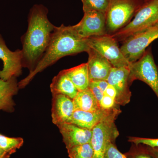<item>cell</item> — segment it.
Wrapping results in <instances>:
<instances>
[{
    "instance_id": "obj_1",
    "label": "cell",
    "mask_w": 158,
    "mask_h": 158,
    "mask_svg": "<svg viewBox=\"0 0 158 158\" xmlns=\"http://www.w3.org/2000/svg\"><path fill=\"white\" fill-rule=\"evenodd\" d=\"M48 10L42 4L31 8L28 16V27L21 37L23 66L31 73L45 53L56 27L49 20Z\"/></svg>"
},
{
    "instance_id": "obj_2",
    "label": "cell",
    "mask_w": 158,
    "mask_h": 158,
    "mask_svg": "<svg viewBox=\"0 0 158 158\" xmlns=\"http://www.w3.org/2000/svg\"><path fill=\"white\" fill-rule=\"evenodd\" d=\"M87 39H82L73 32L71 26L63 24L56 27L42 59L33 71L18 83L19 89L25 88L36 76L63 57L86 52L89 49Z\"/></svg>"
},
{
    "instance_id": "obj_3",
    "label": "cell",
    "mask_w": 158,
    "mask_h": 158,
    "mask_svg": "<svg viewBox=\"0 0 158 158\" xmlns=\"http://www.w3.org/2000/svg\"><path fill=\"white\" fill-rule=\"evenodd\" d=\"M145 0H109L106 12L107 34L112 35L131 21Z\"/></svg>"
},
{
    "instance_id": "obj_4",
    "label": "cell",
    "mask_w": 158,
    "mask_h": 158,
    "mask_svg": "<svg viewBox=\"0 0 158 158\" xmlns=\"http://www.w3.org/2000/svg\"><path fill=\"white\" fill-rule=\"evenodd\" d=\"M157 23L158 0H145L134 19L124 27L111 35L117 42H122L130 36Z\"/></svg>"
},
{
    "instance_id": "obj_5",
    "label": "cell",
    "mask_w": 158,
    "mask_h": 158,
    "mask_svg": "<svg viewBox=\"0 0 158 158\" xmlns=\"http://www.w3.org/2000/svg\"><path fill=\"white\" fill-rule=\"evenodd\" d=\"M121 112L119 107L113 109L91 130L90 143L94 152L93 158H103L109 144L113 143L119 135L115 121Z\"/></svg>"
},
{
    "instance_id": "obj_6",
    "label": "cell",
    "mask_w": 158,
    "mask_h": 158,
    "mask_svg": "<svg viewBox=\"0 0 158 158\" xmlns=\"http://www.w3.org/2000/svg\"><path fill=\"white\" fill-rule=\"evenodd\" d=\"M130 81L136 80L146 83L158 98V67L154 59L151 47L147 48L141 58L130 66Z\"/></svg>"
},
{
    "instance_id": "obj_7",
    "label": "cell",
    "mask_w": 158,
    "mask_h": 158,
    "mask_svg": "<svg viewBox=\"0 0 158 158\" xmlns=\"http://www.w3.org/2000/svg\"><path fill=\"white\" fill-rule=\"evenodd\" d=\"M158 39V23L128 37L120 48L125 58L133 63L140 59L150 44Z\"/></svg>"
},
{
    "instance_id": "obj_8",
    "label": "cell",
    "mask_w": 158,
    "mask_h": 158,
    "mask_svg": "<svg viewBox=\"0 0 158 158\" xmlns=\"http://www.w3.org/2000/svg\"><path fill=\"white\" fill-rule=\"evenodd\" d=\"M87 42L89 47L107 59L113 67H130L131 63L125 58L117 41L110 34L89 37Z\"/></svg>"
},
{
    "instance_id": "obj_9",
    "label": "cell",
    "mask_w": 158,
    "mask_h": 158,
    "mask_svg": "<svg viewBox=\"0 0 158 158\" xmlns=\"http://www.w3.org/2000/svg\"><path fill=\"white\" fill-rule=\"evenodd\" d=\"M71 27L76 35L82 39L105 35L107 34L106 14L96 11L84 12V16L80 22Z\"/></svg>"
},
{
    "instance_id": "obj_10",
    "label": "cell",
    "mask_w": 158,
    "mask_h": 158,
    "mask_svg": "<svg viewBox=\"0 0 158 158\" xmlns=\"http://www.w3.org/2000/svg\"><path fill=\"white\" fill-rule=\"evenodd\" d=\"M23 55L22 50H10L0 34V59L3 67L0 70V79L7 81L12 77L17 78L22 73Z\"/></svg>"
},
{
    "instance_id": "obj_11",
    "label": "cell",
    "mask_w": 158,
    "mask_h": 158,
    "mask_svg": "<svg viewBox=\"0 0 158 158\" xmlns=\"http://www.w3.org/2000/svg\"><path fill=\"white\" fill-rule=\"evenodd\" d=\"M130 67H112L106 81L115 88V98L118 106H125L130 102L131 93L130 90Z\"/></svg>"
},
{
    "instance_id": "obj_12",
    "label": "cell",
    "mask_w": 158,
    "mask_h": 158,
    "mask_svg": "<svg viewBox=\"0 0 158 158\" xmlns=\"http://www.w3.org/2000/svg\"><path fill=\"white\" fill-rule=\"evenodd\" d=\"M88 68L90 81H106L113 66L101 54L89 47Z\"/></svg>"
},
{
    "instance_id": "obj_13",
    "label": "cell",
    "mask_w": 158,
    "mask_h": 158,
    "mask_svg": "<svg viewBox=\"0 0 158 158\" xmlns=\"http://www.w3.org/2000/svg\"><path fill=\"white\" fill-rule=\"evenodd\" d=\"M58 127L67 149L73 146L90 142L91 130L69 123L59 125Z\"/></svg>"
},
{
    "instance_id": "obj_14",
    "label": "cell",
    "mask_w": 158,
    "mask_h": 158,
    "mask_svg": "<svg viewBox=\"0 0 158 158\" xmlns=\"http://www.w3.org/2000/svg\"><path fill=\"white\" fill-rule=\"evenodd\" d=\"M75 110L73 99L62 94H52V120L57 127L68 123Z\"/></svg>"
},
{
    "instance_id": "obj_15",
    "label": "cell",
    "mask_w": 158,
    "mask_h": 158,
    "mask_svg": "<svg viewBox=\"0 0 158 158\" xmlns=\"http://www.w3.org/2000/svg\"><path fill=\"white\" fill-rule=\"evenodd\" d=\"M114 109L106 110L101 108L94 112L76 110L68 123L83 128L92 130L95 125L110 114Z\"/></svg>"
},
{
    "instance_id": "obj_16",
    "label": "cell",
    "mask_w": 158,
    "mask_h": 158,
    "mask_svg": "<svg viewBox=\"0 0 158 158\" xmlns=\"http://www.w3.org/2000/svg\"><path fill=\"white\" fill-rule=\"evenodd\" d=\"M17 79L15 77L4 81L0 79V111L12 113L15 104L13 97L17 94L19 88Z\"/></svg>"
},
{
    "instance_id": "obj_17",
    "label": "cell",
    "mask_w": 158,
    "mask_h": 158,
    "mask_svg": "<svg viewBox=\"0 0 158 158\" xmlns=\"http://www.w3.org/2000/svg\"><path fill=\"white\" fill-rule=\"evenodd\" d=\"M50 89L52 94H62L72 99L75 97L79 91L65 73L64 69L61 71L52 79Z\"/></svg>"
},
{
    "instance_id": "obj_18",
    "label": "cell",
    "mask_w": 158,
    "mask_h": 158,
    "mask_svg": "<svg viewBox=\"0 0 158 158\" xmlns=\"http://www.w3.org/2000/svg\"><path fill=\"white\" fill-rule=\"evenodd\" d=\"M73 101L75 110L94 112L101 109L98 101L89 88L79 91Z\"/></svg>"
},
{
    "instance_id": "obj_19",
    "label": "cell",
    "mask_w": 158,
    "mask_h": 158,
    "mask_svg": "<svg viewBox=\"0 0 158 158\" xmlns=\"http://www.w3.org/2000/svg\"><path fill=\"white\" fill-rule=\"evenodd\" d=\"M64 70L78 91L88 88L90 81L87 63H82L75 67Z\"/></svg>"
},
{
    "instance_id": "obj_20",
    "label": "cell",
    "mask_w": 158,
    "mask_h": 158,
    "mask_svg": "<svg viewBox=\"0 0 158 158\" xmlns=\"http://www.w3.org/2000/svg\"><path fill=\"white\" fill-rule=\"evenodd\" d=\"M21 138H10L0 134V148L11 155L16 152L23 144Z\"/></svg>"
},
{
    "instance_id": "obj_21",
    "label": "cell",
    "mask_w": 158,
    "mask_h": 158,
    "mask_svg": "<svg viewBox=\"0 0 158 158\" xmlns=\"http://www.w3.org/2000/svg\"><path fill=\"white\" fill-rule=\"evenodd\" d=\"M67 151L69 158H93L94 154L90 142L73 146Z\"/></svg>"
},
{
    "instance_id": "obj_22",
    "label": "cell",
    "mask_w": 158,
    "mask_h": 158,
    "mask_svg": "<svg viewBox=\"0 0 158 158\" xmlns=\"http://www.w3.org/2000/svg\"><path fill=\"white\" fill-rule=\"evenodd\" d=\"M83 3L84 12L96 11L106 14L107 10L109 0H81Z\"/></svg>"
},
{
    "instance_id": "obj_23",
    "label": "cell",
    "mask_w": 158,
    "mask_h": 158,
    "mask_svg": "<svg viewBox=\"0 0 158 158\" xmlns=\"http://www.w3.org/2000/svg\"><path fill=\"white\" fill-rule=\"evenodd\" d=\"M128 141L138 146L140 144L152 148H158V138H147L138 137H129Z\"/></svg>"
},
{
    "instance_id": "obj_24",
    "label": "cell",
    "mask_w": 158,
    "mask_h": 158,
    "mask_svg": "<svg viewBox=\"0 0 158 158\" xmlns=\"http://www.w3.org/2000/svg\"><path fill=\"white\" fill-rule=\"evenodd\" d=\"M103 158H127V156L122 153L114 143H111L107 147Z\"/></svg>"
},
{
    "instance_id": "obj_25",
    "label": "cell",
    "mask_w": 158,
    "mask_h": 158,
    "mask_svg": "<svg viewBox=\"0 0 158 158\" xmlns=\"http://www.w3.org/2000/svg\"><path fill=\"white\" fill-rule=\"evenodd\" d=\"M99 105L101 108L106 110H112L119 107L116 103L115 99L105 94H104Z\"/></svg>"
},
{
    "instance_id": "obj_26",
    "label": "cell",
    "mask_w": 158,
    "mask_h": 158,
    "mask_svg": "<svg viewBox=\"0 0 158 158\" xmlns=\"http://www.w3.org/2000/svg\"><path fill=\"white\" fill-rule=\"evenodd\" d=\"M127 158H155L148 152L145 148L133 151L127 154Z\"/></svg>"
},
{
    "instance_id": "obj_27",
    "label": "cell",
    "mask_w": 158,
    "mask_h": 158,
    "mask_svg": "<svg viewBox=\"0 0 158 158\" xmlns=\"http://www.w3.org/2000/svg\"><path fill=\"white\" fill-rule=\"evenodd\" d=\"M88 88L91 90L95 98L98 101L99 104H100L104 96L103 92L94 81H90Z\"/></svg>"
},
{
    "instance_id": "obj_28",
    "label": "cell",
    "mask_w": 158,
    "mask_h": 158,
    "mask_svg": "<svg viewBox=\"0 0 158 158\" xmlns=\"http://www.w3.org/2000/svg\"><path fill=\"white\" fill-rule=\"evenodd\" d=\"M104 94L111 97L115 99L116 96V92L115 88H113L112 85L109 84L106 89L104 92Z\"/></svg>"
},
{
    "instance_id": "obj_29",
    "label": "cell",
    "mask_w": 158,
    "mask_h": 158,
    "mask_svg": "<svg viewBox=\"0 0 158 158\" xmlns=\"http://www.w3.org/2000/svg\"><path fill=\"white\" fill-rule=\"evenodd\" d=\"M94 82L98 86L99 88L102 90L103 93L109 85L106 81H94Z\"/></svg>"
},
{
    "instance_id": "obj_30",
    "label": "cell",
    "mask_w": 158,
    "mask_h": 158,
    "mask_svg": "<svg viewBox=\"0 0 158 158\" xmlns=\"http://www.w3.org/2000/svg\"><path fill=\"white\" fill-rule=\"evenodd\" d=\"M145 149L148 152L155 158H158V148H152L149 147H146Z\"/></svg>"
},
{
    "instance_id": "obj_31",
    "label": "cell",
    "mask_w": 158,
    "mask_h": 158,
    "mask_svg": "<svg viewBox=\"0 0 158 158\" xmlns=\"http://www.w3.org/2000/svg\"><path fill=\"white\" fill-rule=\"evenodd\" d=\"M10 155L0 148V158H9Z\"/></svg>"
}]
</instances>
